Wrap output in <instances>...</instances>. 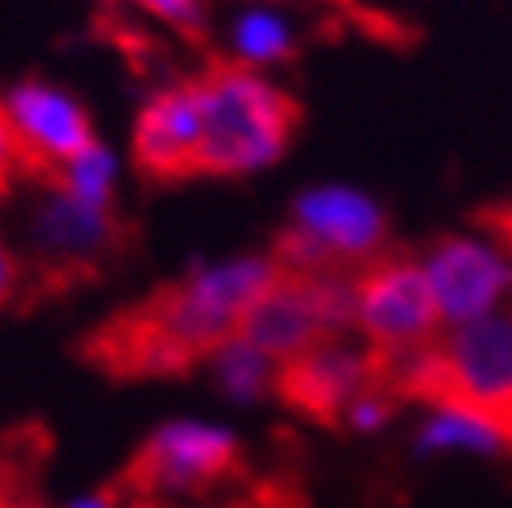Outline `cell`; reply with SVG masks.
I'll return each instance as SVG.
<instances>
[{
  "label": "cell",
  "instance_id": "obj_1",
  "mask_svg": "<svg viewBox=\"0 0 512 508\" xmlns=\"http://www.w3.org/2000/svg\"><path fill=\"white\" fill-rule=\"evenodd\" d=\"M279 275L284 267L263 250L196 259L167 292L146 304V313L125 334L130 367L146 375H171L204 363V354L246 325L250 309Z\"/></svg>",
  "mask_w": 512,
  "mask_h": 508
},
{
  "label": "cell",
  "instance_id": "obj_2",
  "mask_svg": "<svg viewBox=\"0 0 512 508\" xmlns=\"http://www.w3.org/2000/svg\"><path fill=\"white\" fill-rule=\"evenodd\" d=\"M204 142L196 175L246 180L288 159L296 138V100L267 71L225 63L196 75Z\"/></svg>",
  "mask_w": 512,
  "mask_h": 508
},
{
  "label": "cell",
  "instance_id": "obj_3",
  "mask_svg": "<svg viewBox=\"0 0 512 508\" xmlns=\"http://www.w3.org/2000/svg\"><path fill=\"white\" fill-rule=\"evenodd\" d=\"M388 238L392 217L375 192L321 180L292 196L288 225L271 254L288 275L363 271L388 254Z\"/></svg>",
  "mask_w": 512,
  "mask_h": 508
},
{
  "label": "cell",
  "instance_id": "obj_4",
  "mask_svg": "<svg viewBox=\"0 0 512 508\" xmlns=\"http://www.w3.org/2000/svg\"><path fill=\"white\" fill-rule=\"evenodd\" d=\"M417 263L442 329L512 309V238L500 225L433 238L417 254Z\"/></svg>",
  "mask_w": 512,
  "mask_h": 508
},
{
  "label": "cell",
  "instance_id": "obj_5",
  "mask_svg": "<svg viewBox=\"0 0 512 508\" xmlns=\"http://www.w3.org/2000/svg\"><path fill=\"white\" fill-rule=\"evenodd\" d=\"M442 334L429 284L417 259L383 254L371 267L354 271V338L383 359H400Z\"/></svg>",
  "mask_w": 512,
  "mask_h": 508
},
{
  "label": "cell",
  "instance_id": "obj_6",
  "mask_svg": "<svg viewBox=\"0 0 512 508\" xmlns=\"http://www.w3.org/2000/svg\"><path fill=\"white\" fill-rule=\"evenodd\" d=\"M238 454H242V438L229 421L171 417L150 429V438L142 442L130 467V484L159 500L196 496L234 471Z\"/></svg>",
  "mask_w": 512,
  "mask_h": 508
},
{
  "label": "cell",
  "instance_id": "obj_7",
  "mask_svg": "<svg viewBox=\"0 0 512 508\" xmlns=\"http://www.w3.org/2000/svg\"><path fill=\"white\" fill-rule=\"evenodd\" d=\"M0 117L25 155V167H38L55 175L71 155H80L88 142H96L92 117L80 105V96L50 84V80H17L0 92Z\"/></svg>",
  "mask_w": 512,
  "mask_h": 508
},
{
  "label": "cell",
  "instance_id": "obj_8",
  "mask_svg": "<svg viewBox=\"0 0 512 508\" xmlns=\"http://www.w3.org/2000/svg\"><path fill=\"white\" fill-rule=\"evenodd\" d=\"M438 363L442 396L512 421V309L446 329V338H438Z\"/></svg>",
  "mask_w": 512,
  "mask_h": 508
},
{
  "label": "cell",
  "instance_id": "obj_9",
  "mask_svg": "<svg viewBox=\"0 0 512 508\" xmlns=\"http://www.w3.org/2000/svg\"><path fill=\"white\" fill-rule=\"evenodd\" d=\"M200 142H204V117H200L196 80L163 84L142 100L130 134V155L146 175H159V180L196 175Z\"/></svg>",
  "mask_w": 512,
  "mask_h": 508
},
{
  "label": "cell",
  "instance_id": "obj_10",
  "mask_svg": "<svg viewBox=\"0 0 512 508\" xmlns=\"http://www.w3.org/2000/svg\"><path fill=\"white\" fill-rule=\"evenodd\" d=\"M113 242H117L113 213L75 200L55 184V175L25 205V246L46 267H88Z\"/></svg>",
  "mask_w": 512,
  "mask_h": 508
},
{
  "label": "cell",
  "instance_id": "obj_11",
  "mask_svg": "<svg viewBox=\"0 0 512 508\" xmlns=\"http://www.w3.org/2000/svg\"><path fill=\"white\" fill-rule=\"evenodd\" d=\"M375 375H379L375 350H367L358 338H325L284 367L279 392L313 417H342L346 404L375 384Z\"/></svg>",
  "mask_w": 512,
  "mask_h": 508
},
{
  "label": "cell",
  "instance_id": "obj_12",
  "mask_svg": "<svg viewBox=\"0 0 512 508\" xmlns=\"http://www.w3.org/2000/svg\"><path fill=\"white\" fill-rule=\"evenodd\" d=\"M242 334L263 346L275 363H296L300 354H309L317 342L338 338L334 325L325 317V304L317 292L313 275H279L275 284L263 292V300L250 309Z\"/></svg>",
  "mask_w": 512,
  "mask_h": 508
},
{
  "label": "cell",
  "instance_id": "obj_13",
  "mask_svg": "<svg viewBox=\"0 0 512 508\" xmlns=\"http://www.w3.org/2000/svg\"><path fill=\"white\" fill-rule=\"evenodd\" d=\"M408 450L421 463H442V459H479L492 463L512 450V421L467 404L458 396H433L425 400L421 417L413 421Z\"/></svg>",
  "mask_w": 512,
  "mask_h": 508
},
{
  "label": "cell",
  "instance_id": "obj_14",
  "mask_svg": "<svg viewBox=\"0 0 512 508\" xmlns=\"http://www.w3.org/2000/svg\"><path fill=\"white\" fill-rule=\"evenodd\" d=\"M221 42L229 63L271 71L300 50V25L279 0H238L221 21Z\"/></svg>",
  "mask_w": 512,
  "mask_h": 508
},
{
  "label": "cell",
  "instance_id": "obj_15",
  "mask_svg": "<svg viewBox=\"0 0 512 508\" xmlns=\"http://www.w3.org/2000/svg\"><path fill=\"white\" fill-rule=\"evenodd\" d=\"M204 367H209L217 396L225 404H234V409H259V404L271 400L279 392V384H284V363H275L242 329L204 354Z\"/></svg>",
  "mask_w": 512,
  "mask_h": 508
},
{
  "label": "cell",
  "instance_id": "obj_16",
  "mask_svg": "<svg viewBox=\"0 0 512 508\" xmlns=\"http://www.w3.org/2000/svg\"><path fill=\"white\" fill-rule=\"evenodd\" d=\"M121 155L109 142H88L80 155H71L59 171H55V184L63 192H71L75 200H84L92 209H109L117 205V188H121Z\"/></svg>",
  "mask_w": 512,
  "mask_h": 508
},
{
  "label": "cell",
  "instance_id": "obj_17",
  "mask_svg": "<svg viewBox=\"0 0 512 508\" xmlns=\"http://www.w3.org/2000/svg\"><path fill=\"white\" fill-rule=\"evenodd\" d=\"M396 409H400V396L388 392V388H379V384H371L367 392H358L346 404V413L338 421L350 429L354 438H379L383 429L396 421Z\"/></svg>",
  "mask_w": 512,
  "mask_h": 508
},
{
  "label": "cell",
  "instance_id": "obj_18",
  "mask_svg": "<svg viewBox=\"0 0 512 508\" xmlns=\"http://www.w3.org/2000/svg\"><path fill=\"white\" fill-rule=\"evenodd\" d=\"M125 5L142 9L146 17H155L179 34H200L209 25V5L204 0H125Z\"/></svg>",
  "mask_w": 512,
  "mask_h": 508
},
{
  "label": "cell",
  "instance_id": "obj_19",
  "mask_svg": "<svg viewBox=\"0 0 512 508\" xmlns=\"http://www.w3.org/2000/svg\"><path fill=\"white\" fill-rule=\"evenodd\" d=\"M25 167V155H21V146L9 130V121L0 117V188H5L9 180H17V171Z\"/></svg>",
  "mask_w": 512,
  "mask_h": 508
},
{
  "label": "cell",
  "instance_id": "obj_20",
  "mask_svg": "<svg viewBox=\"0 0 512 508\" xmlns=\"http://www.w3.org/2000/svg\"><path fill=\"white\" fill-rule=\"evenodd\" d=\"M63 508H121V496L113 488H88V492L67 496Z\"/></svg>",
  "mask_w": 512,
  "mask_h": 508
},
{
  "label": "cell",
  "instance_id": "obj_21",
  "mask_svg": "<svg viewBox=\"0 0 512 508\" xmlns=\"http://www.w3.org/2000/svg\"><path fill=\"white\" fill-rule=\"evenodd\" d=\"M17 279H21V267H17V254L0 242V304H5L13 292H17Z\"/></svg>",
  "mask_w": 512,
  "mask_h": 508
},
{
  "label": "cell",
  "instance_id": "obj_22",
  "mask_svg": "<svg viewBox=\"0 0 512 508\" xmlns=\"http://www.w3.org/2000/svg\"><path fill=\"white\" fill-rule=\"evenodd\" d=\"M500 230L512 238V205H508V209H504V217H500Z\"/></svg>",
  "mask_w": 512,
  "mask_h": 508
}]
</instances>
